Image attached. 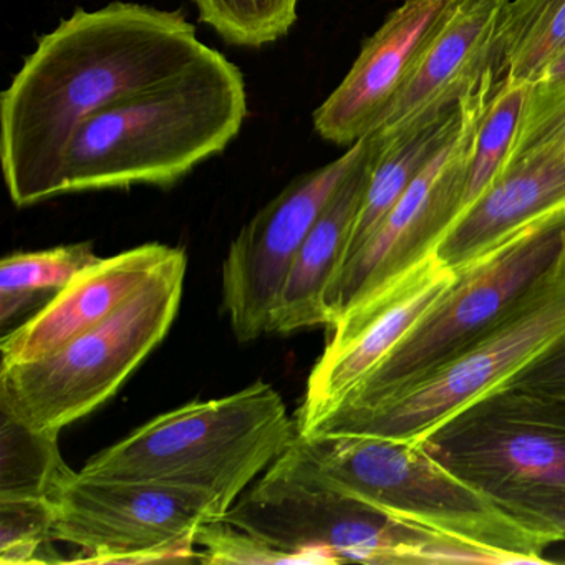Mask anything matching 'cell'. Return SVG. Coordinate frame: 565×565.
<instances>
[{"label": "cell", "mask_w": 565, "mask_h": 565, "mask_svg": "<svg viewBox=\"0 0 565 565\" xmlns=\"http://www.w3.org/2000/svg\"><path fill=\"white\" fill-rule=\"evenodd\" d=\"M210 51L183 12L138 2L77 9L42 35L0 94V168L12 203L61 196L68 145L88 118L173 81Z\"/></svg>", "instance_id": "1"}, {"label": "cell", "mask_w": 565, "mask_h": 565, "mask_svg": "<svg viewBox=\"0 0 565 565\" xmlns=\"http://www.w3.org/2000/svg\"><path fill=\"white\" fill-rule=\"evenodd\" d=\"M249 115L243 72L216 49L184 74L88 118L68 145L62 194L168 188L223 153Z\"/></svg>", "instance_id": "2"}, {"label": "cell", "mask_w": 565, "mask_h": 565, "mask_svg": "<svg viewBox=\"0 0 565 565\" xmlns=\"http://www.w3.org/2000/svg\"><path fill=\"white\" fill-rule=\"evenodd\" d=\"M280 458L313 481L395 521L488 552L501 564H548L562 542L495 504L423 441L369 435H297Z\"/></svg>", "instance_id": "3"}, {"label": "cell", "mask_w": 565, "mask_h": 565, "mask_svg": "<svg viewBox=\"0 0 565 565\" xmlns=\"http://www.w3.org/2000/svg\"><path fill=\"white\" fill-rule=\"evenodd\" d=\"M297 436L280 393L264 382L224 398L193 402L145 423L95 455L84 478L198 489L224 511Z\"/></svg>", "instance_id": "4"}, {"label": "cell", "mask_w": 565, "mask_h": 565, "mask_svg": "<svg viewBox=\"0 0 565 565\" xmlns=\"http://www.w3.org/2000/svg\"><path fill=\"white\" fill-rule=\"evenodd\" d=\"M565 339V256L498 322L405 388L323 413L297 435L423 441L446 419L514 382Z\"/></svg>", "instance_id": "5"}, {"label": "cell", "mask_w": 565, "mask_h": 565, "mask_svg": "<svg viewBox=\"0 0 565 565\" xmlns=\"http://www.w3.org/2000/svg\"><path fill=\"white\" fill-rule=\"evenodd\" d=\"M423 443L495 504L565 541V396L509 383Z\"/></svg>", "instance_id": "6"}, {"label": "cell", "mask_w": 565, "mask_h": 565, "mask_svg": "<svg viewBox=\"0 0 565 565\" xmlns=\"http://www.w3.org/2000/svg\"><path fill=\"white\" fill-rule=\"evenodd\" d=\"M174 247L154 276L104 322L61 349L0 370V409L38 431L61 433L107 403L170 332L186 277Z\"/></svg>", "instance_id": "7"}, {"label": "cell", "mask_w": 565, "mask_h": 565, "mask_svg": "<svg viewBox=\"0 0 565 565\" xmlns=\"http://www.w3.org/2000/svg\"><path fill=\"white\" fill-rule=\"evenodd\" d=\"M221 521L280 551L362 564H498L488 552L395 521L277 458Z\"/></svg>", "instance_id": "8"}, {"label": "cell", "mask_w": 565, "mask_h": 565, "mask_svg": "<svg viewBox=\"0 0 565 565\" xmlns=\"http://www.w3.org/2000/svg\"><path fill=\"white\" fill-rule=\"evenodd\" d=\"M564 256L565 211L489 250L456 273L445 299L330 409L376 402L422 379L498 322Z\"/></svg>", "instance_id": "9"}, {"label": "cell", "mask_w": 565, "mask_h": 565, "mask_svg": "<svg viewBox=\"0 0 565 565\" xmlns=\"http://www.w3.org/2000/svg\"><path fill=\"white\" fill-rule=\"evenodd\" d=\"M55 541L82 564L198 561L196 532L226 515L213 495L157 482L108 481L81 472L58 495Z\"/></svg>", "instance_id": "10"}, {"label": "cell", "mask_w": 565, "mask_h": 565, "mask_svg": "<svg viewBox=\"0 0 565 565\" xmlns=\"http://www.w3.org/2000/svg\"><path fill=\"white\" fill-rule=\"evenodd\" d=\"M499 84L501 78L489 65L461 98L462 121L451 140L423 168L372 237L333 277L326 296L332 327L350 307L436 249L458 216L476 135Z\"/></svg>", "instance_id": "11"}, {"label": "cell", "mask_w": 565, "mask_h": 565, "mask_svg": "<svg viewBox=\"0 0 565 565\" xmlns=\"http://www.w3.org/2000/svg\"><path fill=\"white\" fill-rule=\"evenodd\" d=\"M369 140L297 177L234 237L223 264V306L239 342L273 332L274 310L300 246Z\"/></svg>", "instance_id": "12"}, {"label": "cell", "mask_w": 565, "mask_h": 565, "mask_svg": "<svg viewBox=\"0 0 565 565\" xmlns=\"http://www.w3.org/2000/svg\"><path fill=\"white\" fill-rule=\"evenodd\" d=\"M458 274L436 250L350 307L332 327L296 413L297 431L339 403L445 299Z\"/></svg>", "instance_id": "13"}, {"label": "cell", "mask_w": 565, "mask_h": 565, "mask_svg": "<svg viewBox=\"0 0 565 565\" xmlns=\"http://www.w3.org/2000/svg\"><path fill=\"white\" fill-rule=\"evenodd\" d=\"M458 0H405L366 39L339 87L313 111V131L337 147H352L382 124L419 57Z\"/></svg>", "instance_id": "14"}, {"label": "cell", "mask_w": 565, "mask_h": 565, "mask_svg": "<svg viewBox=\"0 0 565 565\" xmlns=\"http://www.w3.org/2000/svg\"><path fill=\"white\" fill-rule=\"evenodd\" d=\"M508 0H458L418 65L373 131L386 147L452 110L492 65L495 31Z\"/></svg>", "instance_id": "15"}, {"label": "cell", "mask_w": 565, "mask_h": 565, "mask_svg": "<svg viewBox=\"0 0 565 565\" xmlns=\"http://www.w3.org/2000/svg\"><path fill=\"white\" fill-rule=\"evenodd\" d=\"M173 250L153 243L102 257L32 319L4 335L0 343L2 366L41 359L104 322L154 276Z\"/></svg>", "instance_id": "16"}, {"label": "cell", "mask_w": 565, "mask_h": 565, "mask_svg": "<svg viewBox=\"0 0 565 565\" xmlns=\"http://www.w3.org/2000/svg\"><path fill=\"white\" fill-rule=\"evenodd\" d=\"M565 211V151L504 171L436 246L455 273L537 221Z\"/></svg>", "instance_id": "17"}, {"label": "cell", "mask_w": 565, "mask_h": 565, "mask_svg": "<svg viewBox=\"0 0 565 565\" xmlns=\"http://www.w3.org/2000/svg\"><path fill=\"white\" fill-rule=\"evenodd\" d=\"M375 163V145L370 135L369 147L356 161L332 200L310 230L284 280L273 332L289 335L312 327H332L326 306L327 289L342 263L350 231L365 196Z\"/></svg>", "instance_id": "18"}, {"label": "cell", "mask_w": 565, "mask_h": 565, "mask_svg": "<svg viewBox=\"0 0 565 565\" xmlns=\"http://www.w3.org/2000/svg\"><path fill=\"white\" fill-rule=\"evenodd\" d=\"M461 121L462 107L459 100L452 110L446 111L436 120L416 128L412 134L386 147H379L373 140L375 163H373L372 177L356 213L355 223L350 231L337 274L362 249L363 244L372 237L386 214L398 203L406 188L422 173L431 158L451 140Z\"/></svg>", "instance_id": "19"}, {"label": "cell", "mask_w": 565, "mask_h": 565, "mask_svg": "<svg viewBox=\"0 0 565 565\" xmlns=\"http://www.w3.org/2000/svg\"><path fill=\"white\" fill-rule=\"evenodd\" d=\"M565 51V0H508L495 31L499 78L534 84Z\"/></svg>", "instance_id": "20"}, {"label": "cell", "mask_w": 565, "mask_h": 565, "mask_svg": "<svg viewBox=\"0 0 565 565\" xmlns=\"http://www.w3.org/2000/svg\"><path fill=\"white\" fill-rule=\"evenodd\" d=\"M75 475L62 459L58 433L29 428L0 409V499L55 502Z\"/></svg>", "instance_id": "21"}, {"label": "cell", "mask_w": 565, "mask_h": 565, "mask_svg": "<svg viewBox=\"0 0 565 565\" xmlns=\"http://www.w3.org/2000/svg\"><path fill=\"white\" fill-rule=\"evenodd\" d=\"M100 259L92 243L68 244L6 257L0 264V323L8 327L11 320L31 309L39 299L54 297L78 274Z\"/></svg>", "instance_id": "22"}, {"label": "cell", "mask_w": 565, "mask_h": 565, "mask_svg": "<svg viewBox=\"0 0 565 565\" xmlns=\"http://www.w3.org/2000/svg\"><path fill=\"white\" fill-rule=\"evenodd\" d=\"M527 90V84H519L508 78H502L495 88L476 135L475 154L456 220L498 181L514 143Z\"/></svg>", "instance_id": "23"}, {"label": "cell", "mask_w": 565, "mask_h": 565, "mask_svg": "<svg viewBox=\"0 0 565 565\" xmlns=\"http://www.w3.org/2000/svg\"><path fill=\"white\" fill-rule=\"evenodd\" d=\"M300 0H193L201 22L234 47L264 49L289 35Z\"/></svg>", "instance_id": "24"}, {"label": "cell", "mask_w": 565, "mask_h": 565, "mask_svg": "<svg viewBox=\"0 0 565 565\" xmlns=\"http://www.w3.org/2000/svg\"><path fill=\"white\" fill-rule=\"evenodd\" d=\"M561 151H565V82H534L529 85L501 174Z\"/></svg>", "instance_id": "25"}, {"label": "cell", "mask_w": 565, "mask_h": 565, "mask_svg": "<svg viewBox=\"0 0 565 565\" xmlns=\"http://www.w3.org/2000/svg\"><path fill=\"white\" fill-rule=\"evenodd\" d=\"M57 504L49 499H0V564H45L55 557Z\"/></svg>", "instance_id": "26"}, {"label": "cell", "mask_w": 565, "mask_h": 565, "mask_svg": "<svg viewBox=\"0 0 565 565\" xmlns=\"http://www.w3.org/2000/svg\"><path fill=\"white\" fill-rule=\"evenodd\" d=\"M194 541L201 547L204 564H340L323 552L280 551L224 521L207 522Z\"/></svg>", "instance_id": "27"}, {"label": "cell", "mask_w": 565, "mask_h": 565, "mask_svg": "<svg viewBox=\"0 0 565 565\" xmlns=\"http://www.w3.org/2000/svg\"><path fill=\"white\" fill-rule=\"evenodd\" d=\"M535 82H565V51L545 68L544 74Z\"/></svg>", "instance_id": "28"}, {"label": "cell", "mask_w": 565, "mask_h": 565, "mask_svg": "<svg viewBox=\"0 0 565 565\" xmlns=\"http://www.w3.org/2000/svg\"><path fill=\"white\" fill-rule=\"evenodd\" d=\"M564 562H565V558H564Z\"/></svg>", "instance_id": "29"}]
</instances>
